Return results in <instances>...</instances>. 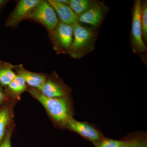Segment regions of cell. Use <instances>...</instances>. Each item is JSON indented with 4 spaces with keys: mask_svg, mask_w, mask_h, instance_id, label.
Listing matches in <instances>:
<instances>
[{
    "mask_svg": "<svg viewBox=\"0 0 147 147\" xmlns=\"http://www.w3.org/2000/svg\"><path fill=\"white\" fill-rule=\"evenodd\" d=\"M27 91L42 105L55 127L65 129L67 122L75 114L71 95L51 98L44 96L37 90L28 87Z\"/></svg>",
    "mask_w": 147,
    "mask_h": 147,
    "instance_id": "cell-1",
    "label": "cell"
},
{
    "mask_svg": "<svg viewBox=\"0 0 147 147\" xmlns=\"http://www.w3.org/2000/svg\"><path fill=\"white\" fill-rule=\"evenodd\" d=\"M72 28L73 42L69 55L74 59H81L94 50L97 32L83 26L79 23Z\"/></svg>",
    "mask_w": 147,
    "mask_h": 147,
    "instance_id": "cell-2",
    "label": "cell"
},
{
    "mask_svg": "<svg viewBox=\"0 0 147 147\" xmlns=\"http://www.w3.org/2000/svg\"><path fill=\"white\" fill-rule=\"evenodd\" d=\"M48 32L53 49L57 54L69 55L73 42L72 27L59 21L55 28Z\"/></svg>",
    "mask_w": 147,
    "mask_h": 147,
    "instance_id": "cell-3",
    "label": "cell"
},
{
    "mask_svg": "<svg viewBox=\"0 0 147 147\" xmlns=\"http://www.w3.org/2000/svg\"><path fill=\"white\" fill-rule=\"evenodd\" d=\"M28 19L42 24L47 31L53 30L59 22L55 10L47 1L40 0L29 14Z\"/></svg>",
    "mask_w": 147,
    "mask_h": 147,
    "instance_id": "cell-4",
    "label": "cell"
},
{
    "mask_svg": "<svg viewBox=\"0 0 147 147\" xmlns=\"http://www.w3.org/2000/svg\"><path fill=\"white\" fill-rule=\"evenodd\" d=\"M142 1L137 0L134 2L132 11L131 32V47L133 53L146 55L147 47L142 36L141 26V9Z\"/></svg>",
    "mask_w": 147,
    "mask_h": 147,
    "instance_id": "cell-5",
    "label": "cell"
},
{
    "mask_svg": "<svg viewBox=\"0 0 147 147\" xmlns=\"http://www.w3.org/2000/svg\"><path fill=\"white\" fill-rule=\"evenodd\" d=\"M37 90L44 96L51 98L69 96L72 92L71 88L65 84L55 71L47 74L45 83Z\"/></svg>",
    "mask_w": 147,
    "mask_h": 147,
    "instance_id": "cell-6",
    "label": "cell"
},
{
    "mask_svg": "<svg viewBox=\"0 0 147 147\" xmlns=\"http://www.w3.org/2000/svg\"><path fill=\"white\" fill-rule=\"evenodd\" d=\"M40 0H20L10 13L5 22L7 28L15 29L24 20L28 19L29 14Z\"/></svg>",
    "mask_w": 147,
    "mask_h": 147,
    "instance_id": "cell-7",
    "label": "cell"
},
{
    "mask_svg": "<svg viewBox=\"0 0 147 147\" xmlns=\"http://www.w3.org/2000/svg\"><path fill=\"white\" fill-rule=\"evenodd\" d=\"M66 129L76 132L92 143L100 141L105 137L100 129L93 124L79 121L74 118L67 122Z\"/></svg>",
    "mask_w": 147,
    "mask_h": 147,
    "instance_id": "cell-8",
    "label": "cell"
},
{
    "mask_svg": "<svg viewBox=\"0 0 147 147\" xmlns=\"http://www.w3.org/2000/svg\"><path fill=\"white\" fill-rule=\"evenodd\" d=\"M107 9L105 5L96 1L90 8L79 16V23L97 27L102 22Z\"/></svg>",
    "mask_w": 147,
    "mask_h": 147,
    "instance_id": "cell-9",
    "label": "cell"
},
{
    "mask_svg": "<svg viewBox=\"0 0 147 147\" xmlns=\"http://www.w3.org/2000/svg\"><path fill=\"white\" fill-rule=\"evenodd\" d=\"M18 101L9 99L0 107V144L14 122V108Z\"/></svg>",
    "mask_w": 147,
    "mask_h": 147,
    "instance_id": "cell-10",
    "label": "cell"
},
{
    "mask_svg": "<svg viewBox=\"0 0 147 147\" xmlns=\"http://www.w3.org/2000/svg\"><path fill=\"white\" fill-rule=\"evenodd\" d=\"M12 68L17 75L24 79L28 87L39 90L44 84L47 74L45 73L32 72L26 69L23 65H13Z\"/></svg>",
    "mask_w": 147,
    "mask_h": 147,
    "instance_id": "cell-11",
    "label": "cell"
},
{
    "mask_svg": "<svg viewBox=\"0 0 147 147\" xmlns=\"http://www.w3.org/2000/svg\"><path fill=\"white\" fill-rule=\"evenodd\" d=\"M61 22L71 26L79 23V16L68 5L59 2L57 0H48Z\"/></svg>",
    "mask_w": 147,
    "mask_h": 147,
    "instance_id": "cell-12",
    "label": "cell"
},
{
    "mask_svg": "<svg viewBox=\"0 0 147 147\" xmlns=\"http://www.w3.org/2000/svg\"><path fill=\"white\" fill-rule=\"evenodd\" d=\"M28 86L22 77L16 74L13 80L3 88L9 98L19 101L21 94L27 91Z\"/></svg>",
    "mask_w": 147,
    "mask_h": 147,
    "instance_id": "cell-13",
    "label": "cell"
},
{
    "mask_svg": "<svg viewBox=\"0 0 147 147\" xmlns=\"http://www.w3.org/2000/svg\"><path fill=\"white\" fill-rule=\"evenodd\" d=\"M13 65L0 60V86L4 88L16 77V74L12 68Z\"/></svg>",
    "mask_w": 147,
    "mask_h": 147,
    "instance_id": "cell-14",
    "label": "cell"
},
{
    "mask_svg": "<svg viewBox=\"0 0 147 147\" xmlns=\"http://www.w3.org/2000/svg\"><path fill=\"white\" fill-rule=\"evenodd\" d=\"M96 2L91 0H69L68 6L79 16L90 8Z\"/></svg>",
    "mask_w": 147,
    "mask_h": 147,
    "instance_id": "cell-15",
    "label": "cell"
},
{
    "mask_svg": "<svg viewBox=\"0 0 147 147\" xmlns=\"http://www.w3.org/2000/svg\"><path fill=\"white\" fill-rule=\"evenodd\" d=\"M132 139L133 138L117 140L105 137L100 141L93 142L92 144L95 147H127L131 144Z\"/></svg>",
    "mask_w": 147,
    "mask_h": 147,
    "instance_id": "cell-16",
    "label": "cell"
},
{
    "mask_svg": "<svg viewBox=\"0 0 147 147\" xmlns=\"http://www.w3.org/2000/svg\"><path fill=\"white\" fill-rule=\"evenodd\" d=\"M141 26L142 31V36L144 42L147 41V1L142 2L141 9Z\"/></svg>",
    "mask_w": 147,
    "mask_h": 147,
    "instance_id": "cell-17",
    "label": "cell"
},
{
    "mask_svg": "<svg viewBox=\"0 0 147 147\" xmlns=\"http://www.w3.org/2000/svg\"><path fill=\"white\" fill-rule=\"evenodd\" d=\"M14 127L15 124L13 123L9 127L4 138L0 144V147H11V138Z\"/></svg>",
    "mask_w": 147,
    "mask_h": 147,
    "instance_id": "cell-18",
    "label": "cell"
},
{
    "mask_svg": "<svg viewBox=\"0 0 147 147\" xmlns=\"http://www.w3.org/2000/svg\"><path fill=\"white\" fill-rule=\"evenodd\" d=\"M9 99L10 98H9L6 94L3 88L0 86V107L2 106L7 100Z\"/></svg>",
    "mask_w": 147,
    "mask_h": 147,
    "instance_id": "cell-19",
    "label": "cell"
},
{
    "mask_svg": "<svg viewBox=\"0 0 147 147\" xmlns=\"http://www.w3.org/2000/svg\"><path fill=\"white\" fill-rule=\"evenodd\" d=\"M7 0H0V16L3 9L4 8L6 5L9 2Z\"/></svg>",
    "mask_w": 147,
    "mask_h": 147,
    "instance_id": "cell-20",
    "label": "cell"
},
{
    "mask_svg": "<svg viewBox=\"0 0 147 147\" xmlns=\"http://www.w3.org/2000/svg\"><path fill=\"white\" fill-rule=\"evenodd\" d=\"M57 1L61 3L66 5H68L69 2V0H57Z\"/></svg>",
    "mask_w": 147,
    "mask_h": 147,
    "instance_id": "cell-21",
    "label": "cell"
},
{
    "mask_svg": "<svg viewBox=\"0 0 147 147\" xmlns=\"http://www.w3.org/2000/svg\"><path fill=\"white\" fill-rule=\"evenodd\" d=\"M134 138H133V139H132V142H131V144H130L129 145V146H128L127 147H132V143H133V140H134Z\"/></svg>",
    "mask_w": 147,
    "mask_h": 147,
    "instance_id": "cell-22",
    "label": "cell"
}]
</instances>
